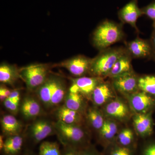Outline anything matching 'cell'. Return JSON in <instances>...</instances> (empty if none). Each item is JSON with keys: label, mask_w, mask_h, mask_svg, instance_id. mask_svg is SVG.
Masks as SVG:
<instances>
[{"label": "cell", "mask_w": 155, "mask_h": 155, "mask_svg": "<svg viewBox=\"0 0 155 155\" xmlns=\"http://www.w3.org/2000/svg\"><path fill=\"white\" fill-rule=\"evenodd\" d=\"M122 24L108 19L103 21L93 34L92 41L95 47L102 51L122 41L125 36Z\"/></svg>", "instance_id": "cell-1"}, {"label": "cell", "mask_w": 155, "mask_h": 155, "mask_svg": "<svg viewBox=\"0 0 155 155\" xmlns=\"http://www.w3.org/2000/svg\"><path fill=\"white\" fill-rule=\"evenodd\" d=\"M125 48H107L100 51V54L92 60L89 72L95 77L108 76L115 62L125 51Z\"/></svg>", "instance_id": "cell-2"}, {"label": "cell", "mask_w": 155, "mask_h": 155, "mask_svg": "<svg viewBox=\"0 0 155 155\" xmlns=\"http://www.w3.org/2000/svg\"><path fill=\"white\" fill-rule=\"evenodd\" d=\"M55 128L61 140L66 146L72 147L80 144L84 139L83 130L76 125L67 124L58 120Z\"/></svg>", "instance_id": "cell-3"}, {"label": "cell", "mask_w": 155, "mask_h": 155, "mask_svg": "<svg viewBox=\"0 0 155 155\" xmlns=\"http://www.w3.org/2000/svg\"><path fill=\"white\" fill-rule=\"evenodd\" d=\"M48 69L45 66L36 64L23 68L21 75L30 89L40 87L46 81Z\"/></svg>", "instance_id": "cell-4"}, {"label": "cell", "mask_w": 155, "mask_h": 155, "mask_svg": "<svg viewBox=\"0 0 155 155\" xmlns=\"http://www.w3.org/2000/svg\"><path fill=\"white\" fill-rule=\"evenodd\" d=\"M118 17L122 24H127L139 32L137 22L140 17L142 16L141 8H139L137 0H130L129 2L119 10Z\"/></svg>", "instance_id": "cell-5"}, {"label": "cell", "mask_w": 155, "mask_h": 155, "mask_svg": "<svg viewBox=\"0 0 155 155\" xmlns=\"http://www.w3.org/2000/svg\"><path fill=\"white\" fill-rule=\"evenodd\" d=\"M125 48L133 59H144L154 57L150 40L137 37L127 43Z\"/></svg>", "instance_id": "cell-6"}, {"label": "cell", "mask_w": 155, "mask_h": 155, "mask_svg": "<svg viewBox=\"0 0 155 155\" xmlns=\"http://www.w3.org/2000/svg\"><path fill=\"white\" fill-rule=\"evenodd\" d=\"M92 59L78 56L62 63L61 66L66 68L74 76L81 77L89 72Z\"/></svg>", "instance_id": "cell-7"}, {"label": "cell", "mask_w": 155, "mask_h": 155, "mask_svg": "<svg viewBox=\"0 0 155 155\" xmlns=\"http://www.w3.org/2000/svg\"><path fill=\"white\" fill-rule=\"evenodd\" d=\"M138 78L133 72H129L112 78L113 85L122 93H134L139 89Z\"/></svg>", "instance_id": "cell-8"}, {"label": "cell", "mask_w": 155, "mask_h": 155, "mask_svg": "<svg viewBox=\"0 0 155 155\" xmlns=\"http://www.w3.org/2000/svg\"><path fill=\"white\" fill-rule=\"evenodd\" d=\"M101 78L95 76L78 78L73 80L69 91L86 96L92 94L95 88L102 82Z\"/></svg>", "instance_id": "cell-9"}, {"label": "cell", "mask_w": 155, "mask_h": 155, "mask_svg": "<svg viewBox=\"0 0 155 155\" xmlns=\"http://www.w3.org/2000/svg\"><path fill=\"white\" fill-rule=\"evenodd\" d=\"M132 59L130 54L125 49L124 52L115 62L108 76L113 78L133 72L131 64Z\"/></svg>", "instance_id": "cell-10"}, {"label": "cell", "mask_w": 155, "mask_h": 155, "mask_svg": "<svg viewBox=\"0 0 155 155\" xmlns=\"http://www.w3.org/2000/svg\"><path fill=\"white\" fill-rule=\"evenodd\" d=\"M30 130L31 137L36 143L42 141L54 132L52 125L44 120L35 122L31 127Z\"/></svg>", "instance_id": "cell-11"}, {"label": "cell", "mask_w": 155, "mask_h": 155, "mask_svg": "<svg viewBox=\"0 0 155 155\" xmlns=\"http://www.w3.org/2000/svg\"><path fill=\"white\" fill-rule=\"evenodd\" d=\"M131 107L139 113H144L153 105V100L144 92L133 94L130 99Z\"/></svg>", "instance_id": "cell-12"}, {"label": "cell", "mask_w": 155, "mask_h": 155, "mask_svg": "<svg viewBox=\"0 0 155 155\" xmlns=\"http://www.w3.org/2000/svg\"><path fill=\"white\" fill-rule=\"evenodd\" d=\"M110 85L106 82H101L92 94L94 102L97 105H101L113 96Z\"/></svg>", "instance_id": "cell-13"}, {"label": "cell", "mask_w": 155, "mask_h": 155, "mask_svg": "<svg viewBox=\"0 0 155 155\" xmlns=\"http://www.w3.org/2000/svg\"><path fill=\"white\" fill-rule=\"evenodd\" d=\"M134 125L137 133L142 136L150 135L152 131V121L148 114L136 115L134 119Z\"/></svg>", "instance_id": "cell-14"}, {"label": "cell", "mask_w": 155, "mask_h": 155, "mask_svg": "<svg viewBox=\"0 0 155 155\" xmlns=\"http://www.w3.org/2000/svg\"><path fill=\"white\" fill-rule=\"evenodd\" d=\"M1 124L4 133L9 136L19 134L22 128L20 122L12 115L4 116L1 120Z\"/></svg>", "instance_id": "cell-15"}, {"label": "cell", "mask_w": 155, "mask_h": 155, "mask_svg": "<svg viewBox=\"0 0 155 155\" xmlns=\"http://www.w3.org/2000/svg\"><path fill=\"white\" fill-rule=\"evenodd\" d=\"M23 140L19 134L10 136L5 141L2 150L5 155H16L23 145Z\"/></svg>", "instance_id": "cell-16"}, {"label": "cell", "mask_w": 155, "mask_h": 155, "mask_svg": "<svg viewBox=\"0 0 155 155\" xmlns=\"http://www.w3.org/2000/svg\"><path fill=\"white\" fill-rule=\"evenodd\" d=\"M21 110L25 118L30 119L38 116L41 112L39 103L31 97L25 98L21 106Z\"/></svg>", "instance_id": "cell-17"}, {"label": "cell", "mask_w": 155, "mask_h": 155, "mask_svg": "<svg viewBox=\"0 0 155 155\" xmlns=\"http://www.w3.org/2000/svg\"><path fill=\"white\" fill-rule=\"evenodd\" d=\"M106 112L108 115L113 118L122 119L127 116L128 110L124 103L120 101H115L107 104Z\"/></svg>", "instance_id": "cell-18"}, {"label": "cell", "mask_w": 155, "mask_h": 155, "mask_svg": "<svg viewBox=\"0 0 155 155\" xmlns=\"http://www.w3.org/2000/svg\"><path fill=\"white\" fill-rule=\"evenodd\" d=\"M59 120L67 124L75 125L80 121L78 112L70 110L65 106L61 107L57 112Z\"/></svg>", "instance_id": "cell-19"}, {"label": "cell", "mask_w": 155, "mask_h": 155, "mask_svg": "<svg viewBox=\"0 0 155 155\" xmlns=\"http://www.w3.org/2000/svg\"><path fill=\"white\" fill-rule=\"evenodd\" d=\"M66 95V89L64 83L61 79L54 78L51 105L55 106L59 104L63 101Z\"/></svg>", "instance_id": "cell-20"}, {"label": "cell", "mask_w": 155, "mask_h": 155, "mask_svg": "<svg viewBox=\"0 0 155 155\" xmlns=\"http://www.w3.org/2000/svg\"><path fill=\"white\" fill-rule=\"evenodd\" d=\"M65 106L70 110L79 112L83 105L82 95L79 93L69 91L66 95Z\"/></svg>", "instance_id": "cell-21"}, {"label": "cell", "mask_w": 155, "mask_h": 155, "mask_svg": "<svg viewBox=\"0 0 155 155\" xmlns=\"http://www.w3.org/2000/svg\"><path fill=\"white\" fill-rule=\"evenodd\" d=\"M16 69L11 65L2 64L0 66V81L2 83L11 84L17 78Z\"/></svg>", "instance_id": "cell-22"}, {"label": "cell", "mask_w": 155, "mask_h": 155, "mask_svg": "<svg viewBox=\"0 0 155 155\" xmlns=\"http://www.w3.org/2000/svg\"><path fill=\"white\" fill-rule=\"evenodd\" d=\"M54 82V78L48 79L39 88V97L42 102L46 105H51Z\"/></svg>", "instance_id": "cell-23"}, {"label": "cell", "mask_w": 155, "mask_h": 155, "mask_svg": "<svg viewBox=\"0 0 155 155\" xmlns=\"http://www.w3.org/2000/svg\"><path fill=\"white\" fill-rule=\"evenodd\" d=\"M138 87L142 91L155 95V75H146L139 78Z\"/></svg>", "instance_id": "cell-24"}, {"label": "cell", "mask_w": 155, "mask_h": 155, "mask_svg": "<svg viewBox=\"0 0 155 155\" xmlns=\"http://www.w3.org/2000/svg\"><path fill=\"white\" fill-rule=\"evenodd\" d=\"M39 155H62L59 145L56 142L45 141L42 143L39 150Z\"/></svg>", "instance_id": "cell-25"}, {"label": "cell", "mask_w": 155, "mask_h": 155, "mask_svg": "<svg viewBox=\"0 0 155 155\" xmlns=\"http://www.w3.org/2000/svg\"><path fill=\"white\" fill-rule=\"evenodd\" d=\"M88 120L92 127L96 129H101L104 124V118L101 113L95 109L89 111L87 114Z\"/></svg>", "instance_id": "cell-26"}, {"label": "cell", "mask_w": 155, "mask_h": 155, "mask_svg": "<svg viewBox=\"0 0 155 155\" xmlns=\"http://www.w3.org/2000/svg\"><path fill=\"white\" fill-rule=\"evenodd\" d=\"M117 127L115 122L110 121H105L101 129V134L105 139H112L116 135Z\"/></svg>", "instance_id": "cell-27"}, {"label": "cell", "mask_w": 155, "mask_h": 155, "mask_svg": "<svg viewBox=\"0 0 155 155\" xmlns=\"http://www.w3.org/2000/svg\"><path fill=\"white\" fill-rule=\"evenodd\" d=\"M118 141L122 146L126 147L131 143L133 140V133L129 129H125L119 134L118 137Z\"/></svg>", "instance_id": "cell-28"}, {"label": "cell", "mask_w": 155, "mask_h": 155, "mask_svg": "<svg viewBox=\"0 0 155 155\" xmlns=\"http://www.w3.org/2000/svg\"><path fill=\"white\" fill-rule=\"evenodd\" d=\"M143 15H145L153 22V24H155V1L150 3L147 5L141 8Z\"/></svg>", "instance_id": "cell-29"}, {"label": "cell", "mask_w": 155, "mask_h": 155, "mask_svg": "<svg viewBox=\"0 0 155 155\" xmlns=\"http://www.w3.org/2000/svg\"><path fill=\"white\" fill-rule=\"evenodd\" d=\"M110 155H132L130 150L125 147H117L113 150Z\"/></svg>", "instance_id": "cell-30"}, {"label": "cell", "mask_w": 155, "mask_h": 155, "mask_svg": "<svg viewBox=\"0 0 155 155\" xmlns=\"http://www.w3.org/2000/svg\"><path fill=\"white\" fill-rule=\"evenodd\" d=\"M19 104H17V103H14L10 98H8L4 101V105L6 108L8 110H10V111H12V112H17L18 110V106H19Z\"/></svg>", "instance_id": "cell-31"}, {"label": "cell", "mask_w": 155, "mask_h": 155, "mask_svg": "<svg viewBox=\"0 0 155 155\" xmlns=\"http://www.w3.org/2000/svg\"><path fill=\"white\" fill-rule=\"evenodd\" d=\"M142 155H155V143L147 146L143 150Z\"/></svg>", "instance_id": "cell-32"}, {"label": "cell", "mask_w": 155, "mask_h": 155, "mask_svg": "<svg viewBox=\"0 0 155 155\" xmlns=\"http://www.w3.org/2000/svg\"><path fill=\"white\" fill-rule=\"evenodd\" d=\"M62 155H80V153L71 147L67 146Z\"/></svg>", "instance_id": "cell-33"}, {"label": "cell", "mask_w": 155, "mask_h": 155, "mask_svg": "<svg viewBox=\"0 0 155 155\" xmlns=\"http://www.w3.org/2000/svg\"><path fill=\"white\" fill-rule=\"evenodd\" d=\"M153 32L152 33L150 41L151 45L152 48L154 57L155 58V24H153Z\"/></svg>", "instance_id": "cell-34"}, {"label": "cell", "mask_w": 155, "mask_h": 155, "mask_svg": "<svg viewBox=\"0 0 155 155\" xmlns=\"http://www.w3.org/2000/svg\"><path fill=\"white\" fill-rule=\"evenodd\" d=\"M9 98L15 101L19 102L20 101V93L17 91L11 92Z\"/></svg>", "instance_id": "cell-35"}, {"label": "cell", "mask_w": 155, "mask_h": 155, "mask_svg": "<svg viewBox=\"0 0 155 155\" xmlns=\"http://www.w3.org/2000/svg\"><path fill=\"white\" fill-rule=\"evenodd\" d=\"M80 155H97L94 151L90 150H85L80 153Z\"/></svg>", "instance_id": "cell-36"}, {"label": "cell", "mask_w": 155, "mask_h": 155, "mask_svg": "<svg viewBox=\"0 0 155 155\" xmlns=\"http://www.w3.org/2000/svg\"><path fill=\"white\" fill-rule=\"evenodd\" d=\"M8 98L2 89L0 88V100L2 101H5Z\"/></svg>", "instance_id": "cell-37"}, {"label": "cell", "mask_w": 155, "mask_h": 155, "mask_svg": "<svg viewBox=\"0 0 155 155\" xmlns=\"http://www.w3.org/2000/svg\"><path fill=\"white\" fill-rule=\"evenodd\" d=\"M4 143H5V141H4V140H3V136L1 135V136H0V149H1V150L3 149Z\"/></svg>", "instance_id": "cell-38"}]
</instances>
